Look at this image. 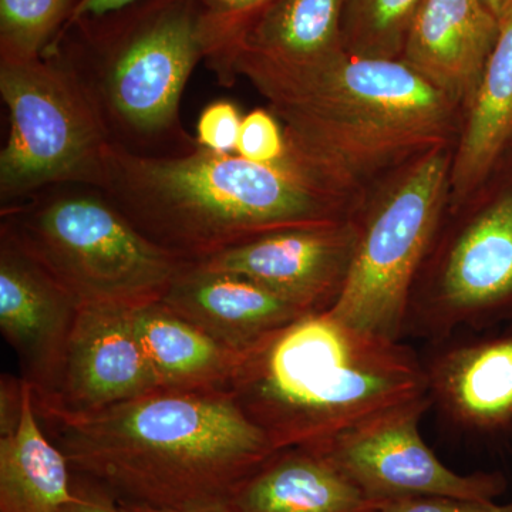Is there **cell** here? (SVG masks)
<instances>
[{
	"mask_svg": "<svg viewBox=\"0 0 512 512\" xmlns=\"http://www.w3.org/2000/svg\"><path fill=\"white\" fill-rule=\"evenodd\" d=\"M74 33L76 42L52 50L79 74L113 146L146 157L198 147L180 119L185 86L204 60L195 0H140Z\"/></svg>",
	"mask_w": 512,
	"mask_h": 512,
	"instance_id": "5b68a950",
	"label": "cell"
},
{
	"mask_svg": "<svg viewBox=\"0 0 512 512\" xmlns=\"http://www.w3.org/2000/svg\"><path fill=\"white\" fill-rule=\"evenodd\" d=\"M423 0H346L343 43L349 55L399 60Z\"/></svg>",
	"mask_w": 512,
	"mask_h": 512,
	"instance_id": "7402d4cb",
	"label": "cell"
},
{
	"mask_svg": "<svg viewBox=\"0 0 512 512\" xmlns=\"http://www.w3.org/2000/svg\"><path fill=\"white\" fill-rule=\"evenodd\" d=\"M500 26L480 0H423L399 60L466 111Z\"/></svg>",
	"mask_w": 512,
	"mask_h": 512,
	"instance_id": "9a60e30c",
	"label": "cell"
},
{
	"mask_svg": "<svg viewBox=\"0 0 512 512\" xmlns=\"http://www.w3.org/2000/svg\"><path fill=\"white\" fill-rule=\"evenodd\" d=\"M353 215L265 235L197 264L251 279L303 313L328 312L345 289L355 255Z\"/></svg>",
	"mask_w": 512,
	"mask_h": 512,
	"instance_id": "7c38bea8",
	"label": "cell"
},
{
	"mask_svg": "<svg viewBox=\"0 0 512 512\" xmlns=\"http://www.w3.org/2000/svg\"><path fill=\"white\" fill-rule=\"evenodd\" d=\"M0 96L9 113L0 153L2 207L57 185L100 188L109 133L59 50L36 59H0Z\"/></svg>",
	"mask_w": 512,
	"mask_h": 512,
	"instance_id": "ba28073f",
	"label": "cell"
},
{
	"mask_svg": "<svg viewBox=\"0 0 512 512\" xmlns=\"http://www.w3.org/2000/svg\"><path fill=\"white\" fill-rule=\"evenodd\" d=\"M204 60L224 86L237 80L234 59L242 39L274 0H195Z\"/></svg>",
	"mask_w": 512,
	"mask_h": 512,
	"instance_id": "cb8c5ba5",
	"label": "cell"
},
{
	"mask_svg": "<svg viewBox=\"0 0 512 512\" xmlns=\"http://www.w3.org/2000/svg\"><path fill=\"white\" fill-rule=\"evenodd\" d=\"M99 190L148 241L188 264L275 232L348 220L360 207L288 156L258 164L201 147L146 157L110 144Z\"/></svg>",
	"mask_w": 512,
	"mask_h": 512,
	"instance_id": "3957f363",
	"label": "cell"
},
{
	"mask_svg": "<svg viewBox=\"0 0 512 512\" xmlns=\"http://www.w3.org/2000/svg\"><path fill=\"white\" fill-rule=\"evenodd\" d=\"M284 127L286 156L362 204L366 185L434 148L451 146L464 111L402 60L342 55L286 64L238 53Z\"/></svg>",
	"mask_w": 512,
	"mask_h": 512,
	"instance_id": "6da1fadb",
	"label": "cell"
},
{
	"mask_svg": "<svg viewBox=\"0 0 512 512\" xmlns=\"http://www.w3.org/2000/svg\"><path fill=\"white\" fill-rule=\"evenodd\" d=\"M441 224L414 282L404 338L437 343L512 320V163Z\"/></svg>",
	"mask_w": 512,
	"mask_h": 512,
	"instance_id": "9c48e42d",
	"label": "cell"
},
{
	"mask_svg": "<svg viewBox=\"0 0 512 512\" xmlns=\"http://www.w3.org/2000/svg\"><path fill=\"white\" fill-rule=\"evenodd\" d=\"M453 148H434L394 171L355 212V255L330 313L353 328L404 339L414 282L447 214Z\"/></svg>",
	"mask_w": 512,
	"mask_h": 512,
	"instance_id": "52a82bcc",
	"label": "cell"
},
{
	"mask_svg": "<svg viewBox=\"0 0 512 512\" xmlns=\"http://www.w3.org/2000/svg\"><path fill=\"white\" fill-rule=\"evenodd\" d=\"M235 154L258 164H278L284 160V127L271 110L255 109L244 116Z\"/></svg>",
	"mask_w": 512,
	"mask_h": 512,
	"instance_id": "d4e9b609",
	"label": "cell"
},
{
	"mask_svg": "<svg viewBox=\"0 0 512 512\" xmlns=\"http://www.w3.org/2000/svg\"><path fill=\"white\" fill-rule=\"evenodd\" d=\"M433 407L430 396L406 404L311 448L328 458L377 504L420 497H451L490 503L507 481L498 473L458 474L424 443L420 421Z\"/></svg>",
	"mask_w": 512,
	"mask_h": 512,
	"instance_id": "30bf717a",
	"label": "cell"
},
{
	"mask_svg": "<svg viewBox=\"0 0 512 512\" xmlns=\"http://www.w3.org/2000/svg\"><path fill=\"white\" fill-rule=\"evenodd\" d=\"M227 390L276 451L322 446L429 397L412 348L329 311L306 313L242 352Z\"/></svg>",
	"mask_w": 512,
	"mask_h": 512,
	"instance_id": "277c9868",
	"label": "cell"
},
{
	"mask_svg": "<svg viewBox=\"0 0 512 512\" xmlns=\"http://www.w3.org/2000/svg\"><path fill=\"white\" fill-rule=\"evenodd\" d=\"M133 308L80 305L52 386L39 410L90 413L158 390L134 332Z\"/></svg>",
	"mask_w": 512,
	"mask_h": 512,
	"instance_id": "8fae6325",
	"label": "cell"
},
{
	"mask_svg": "<svg viewBox=\"0 0 512 512\" xmlns=\"http://www.w3.org/2000/svg\"><path fill=\"white\" fill-rule=\"evenodd\" d=\"M161 301L239 353L306 315L251 279L198 264L185 265Z\"/></svg>",
	"mask_w": 512,
	"mask_h": 512,
	"instance_id": "2e32d148",
	"label": "cell"
},
{
	"mask_svg": "<svg viewBox=\"0 0 512 512\" xmlns=\"http://www.w3.org/2000/svg\"><path fill=\"white\" fill-rule=\"evenodd\" d=\"M36 413L72 473L117 503L232 501L278 453L227 389L154 390L96 412Z\"/></svg>",
	"mask_w": 512,
	"mask_h": 512,
	"instance_id": "7a4b0ae2",
	"label": "cell"
},
{
	"mask_svg": "<svg viewBox=\"0 0 512 512\" xmlns=\"http://www.w3.org/2000/svg\"><path fill=\"white\" fill-rule=\"evenodd\" d=\"M76 0H0V59L28 60L45 56Z\"/></svg>",
	"mask_w": 512,
	"mask_h": 512,
	"instance_id": "603a6c76",
	"label": "cell"
},
{
	"mask_svg": "<svg viewBox=\"0 0 512 512\" xmlns=\"http://www.w3.org/2000/svg\"><path fill=\"white\" fill-rule=\"evenodd\" d=\"M76 500L60 512H121L119 503L106 491L87 483L86 487L74 488Z\"/></svg>",
	"mask_w": 512,
	"mask_h": 512,
	"instance_id": "f1b7e54d",
	"label": "cell"
},
{
	"mask_svg": "<svg viewBox=\"0 0 512 512\" xmlns=\"http://www.w3.org/2000/svg\"><path fill=\"white\" fill-rule=\"evenodd\" d=\"M79 308L42 265L0 234V329L35 396L52 386Z\"/></svg>",
	"mask_w": 512,
	"mask_h": 512,
	"instance_id": "4fadbf2b",
	"label": "cell"
},
{
	"mask_svg": "<svg viewBox=\"0 0 512 512\" xmlns=\"http://www.w3.org/2000/svg\"><path fill=\"white\" fill-rule=\"evenodd\" d=\"M119 507L121 512H238L232 501H220V503L194 505V507L185 508H158L127 503H119Z\"/></svg>",
	"mask_w": 512,
	"mask_h": 512,
	"instance_id": "f546056e",
	"label": "cell"
},
{
	"mask_svg": "<svg viewBox=\"0 0 512 512\" xmlns=\"http://www.w3.org/2000/svg\"><path fill=\"white\" fill-rule=\"evenodd\" d=\"M131 316L158 390L227 389L241 353L221 345L161 299L134 306Z\"/></svg>",
	"mask_w": 512,
	"mask_h": 512,
	"instance_id": "d6986e66",
	"label": "cell"
},
{
	"mask_svg": "<svg viewBox=\"0 0 512 512\" xmlns=\"http://www.w3.org/2000/svg\"><path fill=\"white\" fill-rule=\"evenodd\" d=\"M238 512H376L380 504L311 448H286L232 497Z\"/></svg>",
	"mask_w": 512,
	"mask_h": 512,
	"instance_id": "ac0fdd59",
	"label": "cell"
},
{
	"mask_svg": "<svg viewBox=\"0 0 512 512\" xmlns=\"http://www.w3.org/2000/svg\"><path fill=\"white\" fill-rule=\"evenodd\" d=\"M242 119L241 111L232 101L218 100L208 104L198 119L195 143L214 153L234 154Z\"/></svg>",
	"mask_w": 512,
	"mask_h": 512,
	"instance_id": "484cf974",
	"label": "cell"
},
{
	"mask_svg": "<svg viewBox=\"0 0 512 512\" xmlns=\"http://www.w3.org/2000/svg\"><path fill=\"white\" fill-rule=\"evenodd\" d=\"M345 5L346 0H274L249 28L237 55L286 64L342 55Z\"/></svg>",
	"mask_w": 512,
	"mask_h": 512,
	"instance_id": "44dd1931",
	"label": "cell"
},
{
	"mask_svg": "<svg viewBox=\"0 0 512 512\" xmlns=\"http://www.w3.org/2000/svg\"><path fill=\"white\" fill-rule=\"evenodd\" d=\"M498 20H503L512 9V0H480Z\"/></svg>",
	"mask_w": 512,
	"mask_h": 512,
	"instance_id": "4dcf8cb0",
	"label": "cell"
},
{
	"mask_svg": "<svg viewBox=\"0 0 512 512\" xmlns=\"http://www.w3.org/2000/svg\"><path fill=\"white\" fill-rule=\"evenodd\" d=\"M376 512H512V501L501 505L451 497L407 498L382 504Z\"/></svg>",
	"mask_w": 512,
	"mask_h": 512,
	"instance_id": "4316f807",
	"label": "cell"
},
{
	"mask_svg": "<svg viewBox=\"0 0 512 512\" xmlns=\"http://www.w3.org/2000/svg\"><path fill=\"white\" fill-rule=\"evenodd\" d=\"M423 366L431 403L451 426L478 436L512 430V328L441 340Z\"/></svg>",
	"mask_w": 512,
	"mask_h": 512,
	"instance_id": "5bb4252c",
	"label": "cell"
},
{
	"mask_svg": "<svg viewBox=\"0 0 512 512\" xmlns=\"http://www.w3.org/2000/svg\"><path fill=\"white\" fill-rule=\"evenodd\" d=\"M69 461L42 429L25 382L18 426L0 436V512H60L76 500Z\"/></svg>",
	"mask_w": 512,
	"mask_h": 512,
	"instance_id": "ffe728a7",
	"label": "cell"
},
{
	"mask_svg": "<svg viewBox=\"0 0 512 512\" xmlns=\"http://www.w3.org/2000/svg\"><path fill=\"white\" fill-rule=\"evenodd\" d=\"M138 2L140 0H76L72 15L67 20L60 36L57 37L56 43L67 33L94 25V23L109 19L111 16L119 15V13L131 8Z\"/></svg>",
	"mask_w": 512,
	"mask_h": 512,
	"instance_id": "83f0119b",
	"label": "cell"
},
{
	"mask_svg": "<svg viewBox=\"0 0 512 512\" xmlns=\"http://www.w3.org/2000/svg\"><path fill=\"white\" fill-rule=\"evenodd\" d=\"M0 234L43 266L80 305L134 306L163 298L188 262L148 241L104 192L47 188L2 207Z\"/></svg>",
	"mask_w": 512,
	"mask_h": 512,
	"instance_id": "8992f818",
	"label": "cell"
},
{
	"mask_svg": "<svg viewBox=\"0 0 512 512\" xmlns=\"http://www.w3.org/2000/svg\"><path fill=\"white\" fill-rule=\"evenodd\" d=\"M512 150V9L501 20L500 36L464 111L453 150L448 212L460 210L483 190Z\"/></svg>",
	"mask_w": 512,
	"mask_h": 512,
	"instance_id": "e0dca14e",
	"label": "cell"
}]
</instances>
